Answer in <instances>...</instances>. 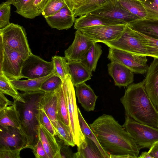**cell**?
I'll list each match as a JSON object with an SVG mask.
<instances>
[{"label":"cell","instance_id":"obj_9","mask_svg":"<svg viewBox=\"0 0 158 158\" xmlns=\"http://www.w3.org/2000/svg\"><path fill=\"white\" fill-rule=\"evenodd\" d=\"M53 61H47L33 54L23 62L21 72L22 78L28 79L41 78L53 73Z\"/></svg>","mask_w":158,"mask_h":158},{"label":"cell","instance_id":"obj_2","mask_svg":"<svg viewBox=\"0 0 158 158\" xmlns=\"http://www.w3.org/2000/svg\"><path fill=\"white\" fill-rule=\"evenodd\" d=\"M120 101L125 115L139 123L158 128V112L146 91L143 81L129 85Z\"/></svg>","mask_w":158,"mask_h":158},{"label":"cell","instance_id":"obj_4","mask_svg":"<svg viewBox=\"0 0 158 158\" xmlns=\"http://www.w3.org/2000/svg\"><path fill=\"white\" fill-rule=\"evenodd\" d=\"M62 85L68 111L71 133L75 144L77 147L84 148L87 145V142L79 124L75 89L69 74L63 81Z\"/></svg>","mask_w":158,"mask_h":158},{"label":"cell","instance_id":"obj_20","mask_svg":"<svg viewBox=\"0 0 158 158\" xmlns=\"http://www.w3.org/2000/svg\"><path fill=\"white\" fill-rule=\"evenodd\" d=\"M60 88L53 92H45L40 105V108L44 111L51 122L55 131L56 129L57 121L58 95Z\"/></svg>","mask_w":158,"mask_h":158},{"label":"cell","instance_id":"obj_43","mask_svg":"<svg viewBox=\"0 0 158 158\" xmlns=\"http://www.w3.org/2000/svg\"><path fill=\"white\" fill-rule=\"evenodd\" d=\"M31 0H16L12 4L16 8L15 12L22 16Z\"/></svg>","mask_w":158,"mask_h":158},{"label":"cell","instance_id":"obj_42","mask_svg":"<svg viewBox=\"0 0 158 158\" xmlns=\"http://www.w3.org/2000/svg\"><path fill=\"white\" fill-rule=\"evenodd\" d=\"M58 143L60 147V158H73L74 153L69 148V146L65 144L63 141L60 139V141H58Z\"/></svg>","mask_w":158,"mask_h":158},{"label":"cell","instance_id":"obj_30","mask_svg":"<svg viewBox=\"0 0 158 158\" xmlns=\"http://www.w3.org/2000/svg\"><path fill=\"white\" fill-rule=\"evenodd\" d=\"M48 0H31L22 15L24 17L33 19L42 14Z\"/></svg>","mask_w":158,"mask_h":158},{"label":"cell","instance_id":"obj_27","mask_svg":"<svg viewBox=\"0 0 158 158\" xmlns=\"http://www.w3.org/2000/svg\"><path fill=\"white\" fill-rule=\"evenodd\" d=\"M97 43L92 45L81 61L91 72L95 71L98 62L102 52V47Z\"/></svg>","mask_w":158,"mask_h":158},{"label":"cell","instance_id":"obj_23","mask_svg":"<svg viewBox=\"0 0 158 158\" xmlns=\"http://www.w3.org/2000/svg\"><path fill=\"white\" fill-rule=\"evenodd\" d=\"M118 0L124 9L140 19H158V15L144 6L139 0Z\"/></svg>","mask_w":158,"mask_h":158},{"label":"cell","instance_id":"obj_6","mask_svg":"<svg viewBox=\"0 0 158 158\" xmlns=\"http://www.w3.org/2000/svg\"><path fill=\"white\" fill-rule=\"evenodd\" d=\"M113 48L134 54L149 56L147 46L140 33L131 29L127 24L121 34L116 39L103 43Z\"/></svg>","mask_w":158,"mask_h":158},{"label":"cell","instance_id":"obj_37","mask_svg":"<svg viewBox=\"0 0 158 158\" xmlns=\"http://www.w3.org/2000/svg\"><path fill=\"white\" fill-rule=\"evenodd\" d=\"M62 82L61 79L54 74L43 82L40 90L45 92H53L60 87Z\"/></svg>","mask_w":158,"mask_h":158},{"label":"cell","instance_id":"obj_11","mask_svg":"<svg viewBox=\"0 0 158 158\" xmlns=\"http://www.w3.org/2000/svg\"><path fill=\"white\" fill-rule=\"evenodd\" d=\"M89 13L128 24L138 19L122 6L118 0H109Z\"/></svg>","mask_w":158,"mask_h":158},{"label":"cell","instance_id":"obj_13","mask_svg":"<svg viewBox=\"0 0 158 158\" xmlns=\"http://www.w3.org/2000/svg\"><path fill=\"white\" fill-rule=\"evenodd\" d=\"M24 60L17 52L4 47V56L0 65V75H4L10 80H19L23 78L21 72Z\"/></svg>","mask_w":158,"mask_h":158},{"label":"cell","instance_id":"obj_48","mask_svg":"<svg viewBox=\"0 0 158 158\" xmlns=\"http://www.w3.org/2000/svg\"><path fill=\"white\" fill-rule=\"evenodd\" d=\"M148 152L152 158H158V140L152 145Z\"/></svg>","mask_w":158,"mask_h":158},{"label":"cell","instance_id":"obj_26","mask_svg":"<svg viewBox=\"0 0 158 158\" xmlns=\"http://www.w3.org/2000/svg\"><path fill=\"white\" fill-rule=\"evenodd\" d=\"M54 74L53 73L44 77L25 80H10V82L17 90L24 92L38 91L40 90V88L43 82Z\"/></svg>","mask_w":158,"mask_h":158},{"label":"cell","instance_id":"obj_12","mask_svg":"<svg viewBox=\"0 0 158 158\" xmlns=\"http://www.w3.org/2000/svg\"><path fill=\"white\" fill-rule=\"evenodd\" d=\"M127 24L101 25L86 27L79 29L90 40L96 42H108L118 38L122 33Z\"/></svg>","mask_w":158,"mask_h":158},{"label":"cell","instance_id":"obj_25","mask_svg":"<svg viewBox=\"0 0 158 158\" xmlns=\"http://www.w3.org/2000/svg\"><path fill=\"white\" fill-rule=\"evenodd\" d=\"M0 111V125L10 126L21 129V122L15 102Z\"/></svg>","mask_w":158,"mask_h":158},{"label":"cell","instance_id":"obj_33","mask_svg":"<svg viewBox=\"0 0 158 158\" xmlns=\"http://www.w3.org/2000/svg\"><path fill=\"white\" fill-rule=\"evenodd\" d=\"M52 60L53 63L54 74L59 77L63 81L69 74L67 58L65 56H55L52 57Z\"/></svg>","mask_w":158,"mask_h":158},{"label":"cell","instance_id":"obj_50","mask_svg":"<svg viewBox=\"0 0 158 158\" xmlns=\"http://www.w3.org/2000/svg\"><path fill=\"white\" fill-rule=\"evenodd\" d=\"M16 0H6V2L12 5Z\"/></svg>","mask_w":158,"mask_h":158},{"label":"cell","instance_id":"obj_45","mask_svg":"<svg viewBox=\"0 0 158 158\" xmlns=\"http://www.w3.org/2000/svg\"><path fill=\"white\" fill-rule=\"evenodd\" d=\"M21 151L0 150V158H20Z\"/></svg>","mask_w":158,"mask_h":158},{"label":"cell","instance_id":"obj_49","mask_svg":"<svg viewBox=\"0 0 158 158\" xmlns=\"http://www.w3.org/2000/svg\"><path fill=\"white\" fill-rule=\"evenodd\" d=\"M152 158V157L149 154L148 152H142L139 156L138 158Z\"/></svg>","mask_w":158,"mask_h":158},{"label":"cell","instance_id":"obj_10","mask_svg":"<svg viewBox=\"0 0 158 158\" xmlns=\"http://www.w3.org/2000/svg\"><path fill=\"white\" fill-rule=\"evenodd\" d=\"M27 138L21 129L0 125V150H20L28 148Z\"/></svg>","mask_w":158,"mask_h":158},{"label":"cell","instance_id":"obj_39","mask_svg":"<svg viewBox=\"0 0 158 158\" xmlns=\"http://www.w3.org/2000/svg\"><path fill=\"white\" fill-rule=\"evenodd\" d=\"M140 33L143 38L145 44L147 47L149 56L158 59V40Z\"/></svg>","mask_w":158,"mask_h":158},{"label":"cell","instance_id":"obj_24","mask_svg":"<svg viewBox=\"0 0 158 158\" xmlns=\"http://www.w3.org/2000/svg\"><path fill=\"white\" fill-rule=\"evenodd\" d=\"M69 74L74 87L91 79L92 72L81 61H68Z\"/></svg>","mask_w":158,"mask_h":158},{"label":"cell","instance_id":"obj_47","mask_svg":"<svg viewBox=\"0 0 158 158\" xmlns=\"http://www.w3.org/2000/svg\"><path fill=\"white\" fill-rule=\"evenodd\" d=\"M13 104L14 102L9 100L4 94L0 92V111Z\"/></svg>","mask_w":158,"mask_h":158},{"label":"cell","instance_id":"obj_18","mask_svg":"<svg viewBox=\"0 0 158 158\" xmlns=\"http://www.w3.org/2000/svg\"><path fill=\"white\" fill-rule=\"evenodd\" d=\"M122 23H124L119 21L112 20L90 13H87L75 19L74 28L77 30L92 26Z\"/></svg>","mask_w":158,"mask_h":158},{"label":"cell","instance_id":"obj_46","mask_svg":"<svg viewBox=\"0 0 158 158\" xmlns=\"http://www.w3.org/2000/svg\"><path fill=\"white\" fill-rule=\"evenodd\" d=\"M87 0H68L69 6L71 10L73 12L82 5Z\"/></svg>","mask_w":158,"mask_h":158},{"label":"cell","instance_id":"obj_1","mask_svg":"<svg viewBox=\"0 0 158 158\" xmlns=\"http://www.w3.org/2000/svg\"><path fill=\"white\" fill-rule=\"evenodd\" d=\"M89 126L109 155H129L138 158L140 150L131 135L112 116L104 114Z\"/></svg>","mask_w":158,"mask_h":158},{"label":"cell","instance_id":"obj_41","mask_svg":"<svg viewBox=\"0 0 158 158\" xmlns=\"http://www.w3.org/2000/svg\"><path fill=\"white\" fill-rule=\"evenodd\" d=\"M31 149L35 158H49L39 138Z\"/></svg>","mask_w":158,"mask_h":158},{"label":"cell","instance_id":"obj_7","mask_svg":"<svg viewBox=\"0 0 158 158\" xmlns=\"http://www.w3.org/2000/svg\"><path fill=\"white\" fill-rule=\"evenodd\" d=\"M123 127L131 136L139 149L149 148L158 140V128L139 123L125 115Z\"/></svg>","mask_w":158,"mask_h":158},{"label":"cell","instance_id":"obj_32","mask_svg":"<svg viewBox=\"0 0 158 158\" xmlns=\"http://www.w3.org/2000/svg\"><path fill=\"white\" fill-rule=\"evenodd\" d=\"M0 92L10 96L17 101L25 102L20 94L10 82V80L4 74L0 75Z\"/></svg>","mask_w":158,"mask_h":158},{"label":"cell","instance_id":"obj_22","mask_svg":"<svg viewBox=\"0 0 158 158\" xmlns=\"http://www.w3.org/2000/svg\"><path fill=\"white\" fill-rule=\"evenodd\" d=\"M39 136L49 158H60V147L54 136L40 124Z\"/></svg>","mask_w":158,"mask_h":158},{"label":"cell","instance_id":"obj_17","mask_svg":"<svg viewBox=\"0 0 158 158\" xmlns=\"http://www.w3.org/2000/svg\"><path fill=\"white\" fill-rule=\"evenodd\" d=\"M75 18L73 12L66 6L55 14L44 18L51 28L60 30L71 28L74 23Z\"/></svg>","mask_w":158,"mask_h":158},{"label":"cell","instance_id":"obj_29","mask_svg":"<svg viewBox=\"0 0 158 158\" xmlns=\"http://www.w3.org/2000/svg\"><path fill=\"white\" fill-rule=\"evenodd\" d=\"M85 138L87 145L83 148H77V152L73 153V158H104L96 145L89 138Z\"/></svg>","mask_w":158,"mask_h":158},{"label":"cell","instance_id":"obj_36","mask_svg":"<svg viewBox=\"0 0 158 158\" xmlns=\"http://www.w3.org/2000/svg\"><path fill=\"white\" fill-rule=\"evenodd\" d=\"M56 135L66 144L72 147L75 145L72 134L65 127L59 120L56 123Z\"/></svg>","mask_w":158,"mask_h":158},{"label":"cell","instance_id":"obj_28","mask_svg":"<svg viewBox=\"0 0 158 158\" xmlns=\"http://www.w3.org/2000/svg\"><path fill=\"white\" fill-rule=\"evenodd\" d=\"M57 118V120L61 122L71 134L68 111L62 84L58 92Z\"/></svg>","mask_w":158,"mask_h":158},{"label":"cell","instance_id":"obj_35","mask_svg":"<svg viewBox=\"0 0 158 158\" xmlns=\"http://www.w3.org/2000/svg\"><path fill=\"white\" fill-rule=\"evenodd\" d=\"M109 0H87L82 5L73 12L75 17L89 13L106 2Z\"/></svg>","mask_w":158,"mask_h":158},{"label":"cell","instance_id":"obj_40","mask_svg":"<svg viewBox=\"0 0 158 158\" xmlns=\"http://www.w3.org/2000/svg\"><path fill=\"white\" fill-rule=\"evenodd\" d=\"M40 124L42 125L52 135H56L55 130L51 122L44 111L40 108L39 115Z\"/></svg>","mask_w":158,"mask_h":158},{"label":"cell","instance_id":"obj_5","mask_svg":"<svg viewBox=\"0 0 158 158\" xmlns=\"http://www.w3.org/2000/svg\"><path fill=\"white\" fill-rule=\"evenodd\" d=\"M26 35L25 30L23 26L13 23L0 29V40L4 47L17 52L24 60L32 54Z\"/></svg>","mask_w":158,"mask_h":158},{"label":"cell","instance_id":"obj_19","mask_svg":"<svg viewBox=\"0 0 158 158\" xmlns=\"http://www.w3.org/2000/svg\"><path fill=\"white\" fill-rule=\"evenodd\" d=\"M75 87L76 95L82 107L87 111H93L98 98L93 90L85 82L79 84Z\"/></svg>","mask_w":158,"mask_h":158},{"label":"cell","instance_id":"obj_34","mask_svg":"<svg viewBox=\"0 0 158 158\" xmlns=\"http://www.w3.org/2000/svg\"><path fill=\"white\" fill-rule=\"evenodd\" d=\"M66 6L68 0H48L42 15L44 18L53 15Z\"/></svg>","mask_w":158,"mask_h":158},{"label":"cell","instance_id":"obj_3","mask_svg":"<svg viewBox=\"0 0 158 158\" xmlns=\"http://www.w3.org/2000/svg\"><path fill=\"white\" fill-rule=\"evenodd\" d=\"M45 92L41 90L20 93L25 102L14 100L19 112L21 129L26 136L28 148H32L38 139L41 101Z\"/></svg>","mask_w":158,"mask_h":158},{"label":"cell","instance_id":"obj_31","mask_svg":"<svg viewBox=\"0 0 158 158\" xmlns=\"http://www.w3.org/2000/svg\"><path fill=\"white\" fill-rule=\"evenodd\" d=\"M77 110L79 123L83 134L85 137L92 140L96 145L104 158H110L109 155L104 150L101 146L95 135L84 119L78 107Z\"/></svg>","mask_w":158,"mask_h":158},{"label":"cell","instance_id":"obj_21","mask_svg":"<svg viewBox=\"0 0 158 158\" xmlns=\"http://www.w3.org/2000/svg\"><path fill=\"white\" fill-rule=\"evenodd\" d=\"M127 24L135 31L158 40V19H138Z\"/></svg>","mask_w":158,"mask_h":158},{"label":"cell","instance_id":"obj_15","mask_svg":"<svg viewBox=\"0 0 158 158\" xmlns=\"http://www.w3.org/2000/svg\"><path fill=\"white\" fill-rule=\"evenodd\" d=\"M143 81L146 91L158 112V59L154 58Z\"/></svg>","mask_w":158,"mask_h":158},{"label":"cell","instance_id":"obj_14","mask_svg":"<svg viewBox=\"0 0 158 158\" xmlns=\"http://www.w3.org/2000/svg\"><path fill=\"white\" fill-rule=\"evenodd\" d=\"M72 44L64 51L68 61H81L92 45L96 42L76 30Z\"/></svg>","mask_w":158,"mask_h":158},{"label":"cell","instance_id":"obj_44","mask_svg":"<svg viewBox=\"0 0 158 158\" xmlns=\"http://www.w3.org/2000/svg\"><path fill=\"white\" fill-rule=\"evenodd\" d=\"M145 7L158 15V0H139Z\"/></svg>","mask_w":158,"mask_h":158},{"label":"cell","instance_id":"obj_16","mask_svg":"<svg viewBox=\"0 0 158 158\" xmlns=\"http://www.w3.org/2000/svg\"><path fill=\"white\" fill-rule=\"evenodd\" d=\"M109 74L113 78L114 84L119 87L127 86L134 81V73L126 66L111 61L107 65Z\"/></svg>","mask_w":158,"mask_h":158},{"label":"cell","instance_id":"obj_8","mask_svg":"<svg viewBox=\"0 0 158 158\" xmlns=\"http://www.w3.org/2000/svg\"><path fill=\"white\" fill-rule=\"evenodd\" d=\"M107 58L111 61L119 63L136 73L143 74L147 73L149 68L146 56L135 55L109 48Z\"/></svg>","mask_w":158,"mask_h":158},{"label":"cell","instance_id":"obj_38","mask_svg":"<svg viewBox=\"0 0 158 158\" xmlns=\"http://www.w3.org/2000/svg\"><path fill=\"white\" fill-rule=\"evenodd\" d=\"M11 5L6 2L0 5V29L4 28L10 23Z\"/></svg>","mask_w":158,"mask_h":158}]
</instances>
